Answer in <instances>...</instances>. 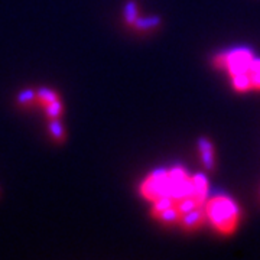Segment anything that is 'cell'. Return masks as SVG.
<instances>
[{"mask_svg":"<svg viewBox=\"0 0 260 260\" xmlns=\"http://www.w3.org/2000/svg\"><path fill=\"white\" fill-rule=\"evenodd\" d=\"M139 18V8H138V3L136 2H127L126 6H124V22L133 26V23L136 22V19Z\"/></svg>","mask_w":260,"mask_h":260,"instance_id":"cell-10","label":"cell"},{"mask_svg":"<svg viewBox=\"0 0 260 260\" xmlns=\"http://www.w3.org/2000/svg\"><path fill=\"white\" fill-rule=\"evenodd\" d=\"M35 100H37V91H34V90H23L18 95L19 104H23V106H29L30 103H34Z\"/></svg>","mask_w":260,"mask_h":260,"instance_id":"cell-16","label":"cell"},{"mask_svg":"<svg viewBox=\"0 0 260 260\" xmlns=\"http://www.w3.org/2000/svg\"><path fill=\"white\" fill-rule=\"evenodd\" d=\"M59 97H58V94L55 91H52V90H49V88H39L37 91V100L41 104H44V106H47L49 103L55 102L58 100Z\"/></svg>","mask_w":260,"mask_h":260,"instance_id":"cell-13","label":"cell"},{"mask_svg":"<svg viewBox=\"0 0 260 260\" xmlns=\"http://www.w3.org/2000/svg\"><path fill=\"white\" fill-rule=\"evenodd\" d=\"M254 55L247 48H236L229 52L217 54L213 58L214 67L217 68H225L227 73L232 75L250 73V65Z\"/></svg>","mask_w":260,"mask_h":260,"instance_id":"cell-3","label":"cell"},{"mask_svg":"<svg viewBox=\"0 0 260 260\" xmlns=\"http://www.w3.org/2000/svg\"><path fill=\"white\" fill-rule=\"evenodd\" d=\"M49 132L52 135V138L58 142H62L64 140V127L61 124L59 119H51V123H49Z\"/></svg>","mask_w":260,"mask_h":260,"instance_id":"cell-14","label":"cell"},{"mask_svg":"<svg viewBox=\"0 0 260 260\" xmlns=\"http://www.w3.org/2000/svg\"><path fill=\"white\" fill-rule=\"evenodd\" d=\"M232 85L233 88L239 93H246L251 90V80L250 74L243 73V74L232 75Z\"/></svg>","mask_w":260,"mask_h":260,"instance_id":"cell-7","label":"cell"},{"mask_svg":"<svg viewBox=\"0 0 260 260\" xmlns=\"http://www.w3.org/2000/svg\"><path fill=\"white\" fill-rule=\"evenodd\" d=\"M259 71H260V58L254 56V58H253V61H251L250 73H259ZM250 73H249V74H250Z\"/></svg>","mask_w":260,"mask_h":260,"instance_id":"cell-18","label":"cell"},{"mask_svg":"<svg viewBox=\"0 0 260 260\" xmlns=\"http://www.w3.org/2000/svg\"><path fill=\"white\" fill-rule=\"evenodd\" d=\"M200 203L195 200L194 197H185V198H181L179 201L175 203V207L178 208V211L181 214H185L191 210H194L197 207H200Z\"/></svg>","mask_w":260,"mask_h":260,"instance_id":"cell-12","label":"cell"},{"mask_svg":"<svg viewBox=\"0 0 260 260\" xmlns=\"http://www.w3.org/2000/svg\"><path fill=\"white\" fill-rule=\"evenodd\" d=\"M205 221H207V214H205L204 205H200V207H197L188 213L181 214L178 224L185 232H194L197 229H200L201 225H204Z\"/></svg>","mask_w":260,"mask_h":260,"instance_id":"cell-4","label":"cell"},{"mask_svg":"<svg viewBox=\"0 0 260 260\" xmlns=\"http://www.w3.org/2000/svg\"><path fill=\"white\" fill-rule=\"evenodd\" d=\"M192 179V191H194V198L201 205L205 204L208 200V179L204 174H195L191 177Z\"/></svg>","mask_w":260,"mask_h":260,"instance_id":"cell-6","label":"cell"},{"mask_svg":"<svg viewBox=\"0 0 260 260\" xmlns=\"http://www.w3.org/2000/svg\"><path fill=\"white\" fill-rule=\"evenodd\" d=\"M174 205H175V200H174L172 197H168V195L167 197H160V198L153 201V207H152L150 214H152V217H153V215H156V214L160 213V211L167 210L169 207H174Z\"/></svg>","mask_w":260,"mask_h":260,"instance_id":"cell-11","label":"cell"},{"mask_svg":"<svg viewBox=\"0 0 260 260\" xmlns=\"http://www.w3.org/2000/svg\"><path fill=\"white\" fill-rule=\"evenodd\" d=\"M45 110H47L48 117H51V119H58V117L62 114V104L59 102V99L55 100V102L47 104V106H45Z\"/></svg>","mask_w":260,"mask_h":260,"instance_id":"cell-15","label":"cell"},{"mask_svg":"<svg viewBox=\"0 0 260 260\" xmlns=\"http://www.w3.org/2000/svg\"><path fill=\"white\" fill-rule=\"evenodd\" d=\"M162 25V19L159 16H149V18H138L133 23V28L136 30H152L159 28Z\"/></svg>","mask_w":260,"mask_h":260,"instance_id":"cell-8","label":"cell"},{"mask_svg":"<svg viewBox=\"0 0 260 260\" xmlns=\"http://www.w3.org/2000/svg\"><path fill=\"white\" fill-rule=\"evenodd\" d=\"M251 90H259L260 91V71L259 73H250Z\"/></svg>","mask_w":260,"mask_h":260,"instance_id":"cell-17","label":"cell"},{"mask_svg":"<svg viewBox=\"0 0 260 260\" xmlns=\"http://www.w3.org/2000/svg\"><path fill=\"white\" fill-rule=\"evenodd\" d=\"M207 220L215 232L230 236L240 223V207L229 195H215L204 204Z\"/></svg>","mask_w":260,"mask_h":260,"instance_id":"cell-1","label":"cell"},{"mask_svg":"<svg viewBox=\"0 0 260 260\" xmlns=\"http://www.w3.org/2000/svg\"><path fill=\"white\" fill-rule=\"evenodd\" d=\"M197 149L205 171L213 172L215 169V148L211 139L207 136H200L197 140Z\"/></svg>","mask_w":260,"mask_h":260,"instance_id":"cell-5","label":"cell"},{"mask_svg":"<svg viewBox=\"0 0 260 260\" xmlns=\"http://www.w3.org/2000/svg\"><path fill=\"white\" fill-rule=\"evenodd\" d=\"M153 217L162 224H175L179 221L181 213L178 211V208L174 205V207H169V208L160 211V213H158L156 215H153Z\"/></svg>","mask_w":260,"mask_h":260,"instance_id":"cell-9","label":"cell"},{"mask_svg":"<svg viewBox=\"0 0 260 260\" xmlns=\"http://www.w3.org/2000/svg\"><path fill=\"white\" fill-rule=\"evenodd\" d=\"M172 191L174 181L169 175V171L164 168L152 171L140 185V194L150 203H153L160 197H172Z\"/></svg>","mask_w":260,"mask_h":260,"instance_id":"cell-2","label":"cell"}]
</instances>
